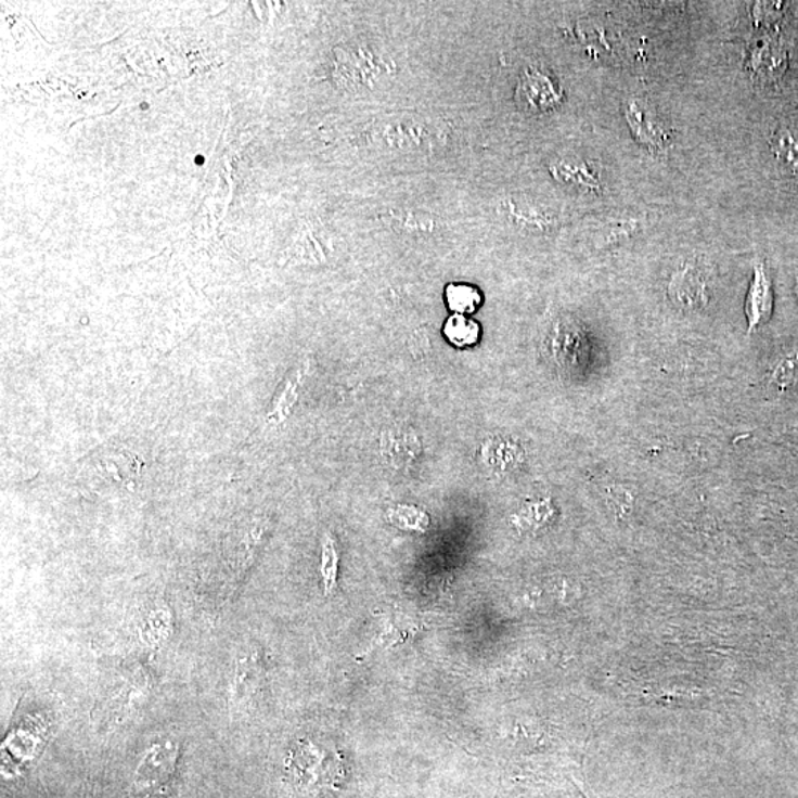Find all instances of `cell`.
<instances>
[{"label":"cell","mask_w":798,"mask_h":798,"mask_svg":"<svg viewBox=\"0 0 798 798\" xmlns=\"http://www.w3.org/2000/svg\"><path fill=\"white\" fill-rule=\"evenodd\" d=\"M670 295L683 307H698L706 303V286L704 281L691 271H682L670 284Z\"/></svg>","instance_id":"cell-7"},{"label":"cell","mask_w":798,"mask_h":798,"mask_svg":"<svg viewBox=\"0 0 798 798\" xmlns=\"http://www.w3.org/2000/svg\"><path fill=\"white\" fill-rule=\"evenodd\" d=\"M773 307L772 283L769 280L763 265L755 267V279L748 291L747 305H745V313H747L748 327L755 330L760 324L767 323L771 319Z\"/></svg>","instance_id":"cell-3"},{"label":"cell","mask_w":798,"mask_h":798,"mask_svg":"<svg viewBox=\"0 0 798 798\" xmlns=\"http://www.w3.org/2000/svg\"><path fill=\"white\" fill-rule=\"evenodd\" d=\"M552 172L557 181L576 186V189L585 191H601L602 189L601 177L596 170L588 162L578 160V158H565V160L555 163Z\"/></svg>","instance_id":"cell-5"},{"label":"cell","mask_w":798,"mask_h":798,"mask_svg":"<svg viewBox=\"0 0 798 798\" xmlns=\"http://www.w3.org/2000/svg\"><path fill=\"white\" fill-rule=\"evenodd\" d=\"M178 751L172 744H156L146 751L136 773L133 787L138 793H152L169 783L177 764Z\"/></svg>","instance_id":"cell-1"},{"label":"cell","mask_w":798,"mask_h":798,"mask_svg":"<svg viewBox=\"0 0 798 798\" xmlns=\"http://www.w3.org/2000/svg\"><path fill=\"white\" fill-rule=\"evenodd\" d=\"M518 96L528 108L532 110L555 107L561 98L555 81L544 73L535 70H529L520 80Z\"/></svg>","instance_id":"cell-4"},{"label":"cell","mask_w":798,"mask_h":798,"mask_svg":"<svg viewBox=\"0 0 798 798\" xmlns=\"http://www.w3.org/2000/svg\"><path fill=\"white\" fill-rule=\"evenodd\" d=\"M625 117L639 144L647 146L653 152L664 150L669 136L649 104L638 98L627 101Z\"/></svg>","instance_id":"cell-2"},{"label":"cell","mask_w":798,"mask_h":798,"mask_svg":"<svg viewBox=\"0 0 798 798\" xmlns=\"http://www.w3.org/2000/svg\"><path fill=\"white\" fill-rule=\"evenodd\" d=\"M336 565L337 557L335 545L332 540L324 541V553H323V574L325 593H332L336 585Z\"/></svg>","instance_id":"cell-11"},{"label":"cell","mask_w":798,"mask_h":798,"mask_svg":"<svg viewBox=\"0 0 798 798\" xmlns=\"http://www.w3.org/2000/svg\"><path fill=\"white\" fill-rule=\"evenodd\" d=\"M797 291H798V284H797Z\"/></svg>","instance_id":"cell-12"},{"label":"cell","mask_w":798,"mask_h":798,"mask_svg":"<svg viewBox=\"0 0 798 798\" xmlns=\"http://www.w3.org/2000/svg\"><path fill=\"white\" fill-rule=\"evenodd\" d=\"M443 335L458 348H467L478 344L480 336V327L476 321L467 319L466 316L454 313L448 319Z\"/></svg>","instance_id":"cell-8"},{"label":"cell","mask_w":798,"mask_h":798,"mask_svg":"<svg viewBox=\"0 0 798 798\" xmlns=\"http://www.w3.org/2000/svg\"><path fill=\"white\" fill-rule=\"evenodd\" d=\"M446 297L451 311L460 316L474 313L482 304V295L478 288L469 284H450L447 287Z\"/></svg>","instance_id":"cell-9"},{"label":"cell","mask_w":798,"mask_h":798,"mask_svg":"<svg viewBox=\"0 0 798 798\" xmlns=\"http://www.w3.org/2000/svg\"><path fill=\"white\" fill-rule=\"evenodd\" d=\"M773 382L781 388L798 384V352L783 361V364L777 365L773 373Z\"/></svg>","instance_id":"cell-10"},{"label":"cell","mask_w":798,"mask_h":798,"mask_svg":"<svg viewBox=\"0 0 798 798\" xmlns=\"http://www.w3.org/2000/svg\"><path fill=\"white\" fill-rule=\"evenodd\" d=\"M771 149L777 165L785 172L798 175V133L781 126L772 133Z\"/></svg>","instance_id":"cell-6"}]
</instances>
